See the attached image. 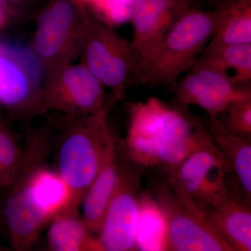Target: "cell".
Listing matches in <instances>:
<instances>
[{
  "mask_svg": "<svg viewBox=\"0 0 251 251\" xmlns=\"http://www.w3.org/2000/svg\"><path fill=\"white\" fill-rule=\"evenodd\" d=\"M108 108L105 107L85 117H56L54 120L59 130L53 147L54 169L72 192V202L64 212L80 214L82 198L103 163L115 133L109 125Z\"/></svg>",
  "mask_w": 251,
  "mask_h": 251,
  "instance_id": "2",
  "label": "cell"
},
{
  "mask_svg": "<svg viewBox=\"0 0 251 251\" xmlns=\"http://www.w3.org/2000/svg\"><path fill=\"white\" fill-rule=\"evenodd\" d=\"M25 158L8 189L1 211L15 251L30 250L56 216L69 209L72 192L66 181L46 161L55 135L50 127L32 128L26 135Z\"/></svg>",
  "mask_w": 251,
  "mask_h": 251,
  "instance_id": "1",
  "label": "cell"
},
{
  "mask_svg": "<svg viewBox=\"0 0 251 251\" xmlns=\"http://www.w3.org/2000/svg\"><path fill=\"white\" fill-rule=\"evenodd\" d=\"M0 1L8 5L9 4H12V3L18 2V1H21V0H0Z\"/></svg>",
  "mask_w": 251,
  "mask_h": 251,
  "instance_id": "26",
  "label": "cell"
},
{
  "mask_svg": "<svg viewBox=\"0 0 251 251\" xmlns=\"http://www.w3.org/2000/svg\"><path fill=\"white\" fill-rule=\"evenodd\" d=\"M77 1H80V2H89V1H97V0H77Z\"/></svg>",
  "mask_w": 251,
  "mask_h": 251,
  "instance_id": "29",
  "label": "cell"
},
{
  "mask_svg": "<svg viewBox=\"0 0 251 251\" xmlns=\"http://www.w3.org/2000/svg\"><path fill=\"white\" fill-rule=\"evenodd\" d=\"M217 117L229 133L251 138V98L234 102Z\"/></svg>",
  "mask_w": 251,
  "mask_h": 251,
  "instance_id": "23",
  "label": "cell"
},
{
  "mask_svg": "<svg viewBox=\"0 0 251 251\" xmlns=\"http://www.w3.org/2000/svg\"><path fill=\"white\" fill-rule=\"evenodd\" d=\"M4 221H3L2 219V216H1V209H0V230L4 229Z\"/></svg>",
  "mask_w": 251,
  "mask_h": 251,
  "instance_id": "27",
  "label": "cell"
},
{
  "mask_svg": "<svg viewBox=\"0 0 251 251\" xmlns=\"http://www.w3.org/2000/svg\"><path fill=\"white\" fill-rule=\"evenodd\" d=\"M214 143L202 118L173 99L157 141L155 169L168 177L191 153Z\"/></svg>",
  "mask_w": 251,
  "mask_h": 251,
  "instance_id": "11",
  "label": "cell"
},
{
  "mask_svg": "<svg viewBox=\"0 0 251 251\" xmlns=\"http://www.w3.org/2000/svg\"><path fill=\"white\" fill-rule=\"evenodd\" d=\"M116 188L109 202L99 238L103 251H135L142 178L146 170L120 151Z\"/></svg>",
  "mask_w": 251,
  "mask_h": 251,
  "instance_id": "10",
  "label": "cell"
},
{
  "mask_svg": "<svg viewBox=\"0 0 251 251\" xmlns=\"http://www.w3.org/2000/svg\"><path fill=\"white\" fill-rule=\"evenodd\" d=\"M135 0H105L104 11L109 20L122 23L131 17Z\"/></svg>",
  "mask_w": 251,
  "mask_h": 251,
  "instance_id": "24",
  "label": "cell"
},
{
  "mask_svg": "<svg viewBox=\"0 0 251 251\" xmlns=\"http://www.w3.org/2000/svg\"><path fill=\"white\" fill-rule=\"evenodd\" d=\"M193 65L209 69L238 87H251V44H207Z\"/></svg>",
  "mask_w": 251,
  "mask_h": 251,
  "instance_id": "17",
  "label": "cell"
},
{
  "mask_svg": "<svg viewBox=\"0 0 251 251\" xmlns=\"http://www.w3.org/2000/svg\"><path fill=\"white\" fill-rule=\"evenodd\" d=\"M171 103L157 97L128 106V125L124 140H119L120 151L145 170L155 166L157 140L169 113Z\"/></svg>",
  "mask_w": 251,
  "mask_h": 251,
  "instance_id": "14",
  "label": "cell"
},
{
  "mask_svg": "<svg viewBox=\"0 0 251 251\" xmlns=\"http://www.w3.org/2000/svg\"><path fill=\"white\" fill-rule=\"evenodd\" d=\"M79 56L117 100H125L128 89L140 84V54L132 41L87 11Z\"/></svg>",
  "mask_w": 251,
  "mask_h": 251,
  "instance_id": "3",
  "label": "cell"
},
{
  "mask_svg": "<svg viewBox=\"0 0 251 251\" xmlns=\"http://www.w3.org/2000/svg\"><path fill=\"white\" fill-rule=\"evenodd\" d=\"M190 9L188 0H135L131 41L140 54V84L144 69L162 41Z\"/></svg>",
  "mask_w": 251,
  "mask_h": 251,
  "instance_id": "12",
  "label": "cell"
},
{
  "mask_svg": "<svg viewBox=\"0 0 251 251\" xmlns=\"http://www.w3.org/2000/svg\"><path fill=\"white\" fill-rule=\"evenodd\" d=\"M0 108L16 121L44 115L42 72L32 51L5 46L0 53Z\"/></svg>",
  "mask_w": 251,
  "mask_h": 251,
  "instance_id": "9",
  "label": "cell"
},
{
  "mask_svg": "<svg viewBox=\"0 0 251 251\" xmlns=\"http://www.w3.org/2000/svg\"><path fill=\"white\" fill-rule=\"evenodd\" d=\"M232 175L214 142L191 153L166 178L176 191L206 208L221 205L232 198L246 202L236 193L239 184Z\"/></svg>",
  "mask_w": 251,
  "mask_h": 251,
  "instance_id": "7",
  "label": "cell"
},
{
  "mask_svg": "<svg viewBox=\"0 0 251 251\" xmlns=\"http://www.w3.org/2000/svg\"><path fill=\"white\" fill-rule=\"evenodd\" d=\"M147 189L166 216L170 251H233L208 220L197 202L172 187L166 177L148 176Z\"/></svg>",
  "mask_w": 251,
  "mask_h": 251,
  "instance_id": "5",
  "label": "cell"
},
{
  "mask_svg": "<svg viewBox=\"0 0 251 251\" xmlns=\"http://www.w3.org/2000/svg\"><path fill=\"white\" fill-rule=\"evenodd\" d=\"M203 124L237 179L246 202L251 201V138L232 134L216 115L206 114Z\"/></svg>",
  "mask_w": 251,
  "mask_h": 251,
  "instance_id": "16",
  "label": "cell"
},
{
  "mask_svg": "<svg viewBox=\"0 0 251 251\" xmlns=\"http://www.w3.org/2000/svg\"><path fill=\"white\" fill-rule=\"evenodd\" d=\"M213 12L216 29L209 45L251 44V0H220Z\"/></svg>",
  "mask_w": 251,
  "mask_h": 251,
  "instance_id": "19",
  "label": "cell"
},
{
  "mask_svg": "<svg viewBox=\"0 0 251 251\" xmlns=\"http://www.w3.org/2000/svg\"><path fill=\"white\" fill-rule=\"evenodd\" d=\"M202 209L211 226L233 251H251V205L232 198L219 206Z\"/></svg>",
  "mask_w": 251,
  "mask_h": 251,
  "instance_id": "18",
  "label": "cell"
},
{
  "mask_svg": "<svg viewBox=\"0 0 251 251\" xmlns=\"http://www.w3.org/2000/svg\"><path fill=\"white\" fill-rule=\"evenodd\" d=\"M5 50V46L2 45V44H0V53H2L4 52Z\"/></svg>",
  "mask_w": 251,
  "mask_h": 251,
  "instance_id": "28",
  "label": "cell"
},
{
  "mask_svg": "<svg viewBox=\"0 0 251 251\" xmlns=\"http://www.w3.org/2000/svg\"><path fill=\"white\" fill-rule=\"evenodd\" d=\"M174 99L219 116L237 100L251 98V87H238L216 73L193 65L172 87Z\"/></svg>",
  "mask_w": 251,
  "mask_h": 251,
  "instance_id": "13",
  "label": "cell"
},
{
  "mask_svg": "<svg viewBox=\"0 0 251 251\" xmlns=\"http://www.w3.org/2000/svg\"><path fill=\"white\" fill-rule=\"evenodd\" d=\"M120 161L119 139L114 133L98 174L80 203V217L94 234H99L107 206L116 188Z\"/></svg>",
  "mask_w": 251,
  "mask_h": 251,
  "instance_id": "15",
  "label": "cell"
},
{
  "mask_svg": "<svg viewBox=\"0 0 251 251\" xmlns=\"http://www.w3.org/2000/svg\"><path fill=\"white\" fill-rule=\"evenodd\" d=\"M10 12L8 5L0 1V30L9 23Z\"/></svg>",
  "mask_w": 251,
  "mask_h": 251,
  "instance_id": "25",
  "label": "cell"
},
{
  "mask_svg": "<svg viewBox=\"0 0 251 251\" xmlns=\"http://www.w3.org/2000/svg\"><path fill=\"white\" fill-rule=\"evenodd\" d=\"M135 251H170L166 216L148 189H142L140 194Z\"/></svg>",
  "mask_w": 251,
  "mask_h": 251,
  "instance_id": "21",
  "label": "cell"
},
{
  "mask_svg": "<svg viewBox=\"0 0 251 251\" xmlns=\"http://www.w3.org/2000/svg\"><path fill=\"white\" fill-rule=\"evenodd\" d=\"M25 158V150L4 120L0 118V188H6L17 177Z\"/></svg>",
  "mask_w": 251,
  "mask_h": 251,
  "instance_id": "22",
  "label": "cell"
},
{
  "mask_svg": "<svg viewBox=\"0 0 251 251\" xmlns=\"http://www.w3.org/2000/svg\"><path fill=\"white\" fill-rule=\"evenodd\" d=\"M85 12L71 0H52L41 12L31 51L43 78L80 55Z\"/></svg>",
  "mask_w": 251,
  "mask_h": 251,
  "instance_id": "6",
  "label": "cell"
},
{
  "mask_svg": "<svg viewBox=\"0 0 251 251\" xmlns=\"http://www.w3.org/2000/svg\"><path fill=\"white\" fill-rule=\"evenodd\" d=\"M216 29L213 11L191 9L169 31L147 64L140 84L171 90L211 40Z\"/></svg>",
  "mask_w": 251,
  "mask_h": 251,
  "instance_id": "4",
  "label": "cell"
},
{
  "mask_svg": "<svg viewBox=\"0 0 251 251\" xmlns=\"http://www.w3.org/2000/svg\"><path fill=\"white\" fill-rule=\"evenodd\" d=\"M103 84L82 63L64 66L43 78L44 115L77 118L109 106Z\"/></svg>",
  "mask_w": 251,
  "mask_h": 251,
  "instance_id": "8",
  "label": "cell"
},
{
  "mask_svg": "<svg viewBox=\"0 0 251 251\" xmlns=\"http://www.w3.org/2000/svg\"><path fill=\"white\" fill-rule=\"evenodd\" d=\"M47 244L53 251H103L99 237L87 227L80 214L63 212L49 225Z\"/></svg>",
  "mask_w": 251,
  "mask_h": 251,
  "instance_id": "20",
  "label": "cell"
}]
</instances>
